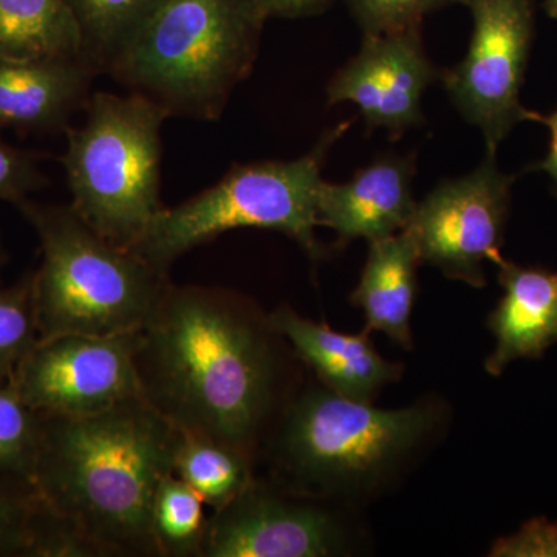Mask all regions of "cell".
Here are the masks:
<instances>
[{"label": "cell", "instance_id": "obj_25", "mask_svg": "<svg viewBox=\"0 0 557 557\" xmlns=\"http://www.w3.org/2000/svg\"><path fill=\"white\" fill-rule=\"evenodd\" d=\"M364 35L417 27L432 11L465 0H346Z\"/></svg>", "mask_w": 557, "mask_h": 557}, {"label": "cell", "instance_id": "obj_30", "mask_svg": "<svg viewBox=\"0 0 557 557\" xmlns=\"http://www.w3.org/2000/svg\"><path fill=\"white\" fill-rule=\"evenodd\" d=\"M545 9H547L549 16L557 17V0H547Z\"/></svg>", "mask_w": 557, "mask_h": 557}, {"label": "cell", "instance_id": "obj_27", "mask_svg": "<svg viewBox=\"0 0 557 557\" xmlns=\"http://www.w3.org/2000/svg\"><path fill=\"white\" fill-rule=\"evenodd\" d=\"M494 557H557V523L530 520L512 536L497 539L490 549Z\"/></svg>", "mask_w": 557, "mask_h": 557}, {"label": "cell", "instance_id": "obj_14", "mask_svg": "<svg viewBox=\"0 0 557 557\" xmlns=\"http://www.w3.org/2000/svg\"><path fill=\"white\" fill-rule=\"evenodd\" d=\"M98 73L86 57L0 60V127L20 134L67 131L90 100Z\"/></svg>", "mask_w": 557, "mask_h": 557}, {"label": "cell", "instance_id": "obj_17", "mask_svg": "<svg viewBox=\"0 0 557 557\" xmlns=\"http://www.w3.org/2000/svg\"><path fill=\"white\" fill-rule=\"evenodd\" d=\"M416 239L408 228L369 242V255L351 304L362 310L366 329L384 333L399 347L412 350L410 319L418 292L420 265Z\"/></svg>", "mask_w": 557, "mask_h": 557}, {"label": "cell", "instance_id": "obj_11", "mask_svg": "<svg viewBox=\"0 0 557 557\" xmlns=\"http://www.w3.org/2000/svg\"><path fill=\"white\" fill-rule=\"evenodd\" d=\"M346 520L322 505L256 475L209 516L200 557H329L346 555Z\"/></svg>", "mask_w": 557, "mask_h": 557}, {"label": "cell", "instance_id": "obj_3", "mask_svg": "<svg viewBox=\"0 0 557 557\" xmlns=\"http://www.w3.org/2000/svg\"><path fill=\"white\" fill-rule=\"evenodd\" d=\"M438 418L432 403L379 409L311 384L288 399L263 443L270 479L317 498L370 493L409 460Z\"/></svg>", "mask_w": 557, "mask_h": 557}, {"label": "cell", "instance_id": "obj_16", "mask_svg": "<svg viewBox=\"0 0 557 557\" xmlns=\"http://www.w3.org/2000/svg\"><path fill=\"white\" fill-rule=\"evenodd\" d=\"M504 296L487 318L496 347L485 361L490 375H502L520 358L537 359L557 343V271L498 263Z\"/></svg>", "mask_w": 557, "mask_h": 557}, {"label": "cell", "instance_id": "obj_13", "mask_svg": "<svg viewBox=\"0 0 557 557\" xmlns=\"http://www.w3.org/2000/svg\"><path fill=\"white\" fill-rule=\"evenodd\" d=\"M416 157L388 156L362 168L346 183L322 182L318 194V225L335 231L338 244L384 239L412 222Z\"/></svg>", "mask_w": 557, "mask_h": 557}, {"label": "cell", "instance_id": "obj_7", "mask_svg": "<svg viewBox=\"0 0 557 557\" xmlns=\"http://www.w3.org/2000/svg\"><path fill=\"white\" fill-rule=\"evenodd\" d=\"M350 121L325 132L306 156L289 161L237 164L211 188L153 219L132 251L157 270L171 267L190 249L228 231H277L296 242L313 262L324 256L317 239L318 194L330 148Z\"/></svg>", "mask_w": 557, "mask_h": 557}, {"label": "cell", "instance_id": "obj_18", "mask_svg": "<svg viewBox=\"0 0 557 557\" xmlns=\"http://www.w3.org/2000/svg\"><path fill=\"white\" fill-rule=\"evenodd\" d=\"M65 57H84V49L64 0H0V60Z\"/></svg>", "mask_w": 557, "mask_h": 557}, {"label": "cell", "instance_id": "obj_15", "mask_svg": "<svg viewBox=\"0 0 557 557\" xmlns=\"http://www.w3.org/2000/svg\"><path fill=\"white\" fill-rule=\"evenodd\" d=\"M270 322L322 386L341 397L370 403L381 388L401 379L403 366L381 357L368 329L355 335L335 332L288 306L273 311Z\"/></svg>", "mask_w": 557, "mask_h": 557}, {"label": "cell", "instance_id": "obj_2", "mask_svg": "<svg viewBox=\"0 0 557 557\" xmlns=\"http://www.w3.org/2000/svg\"><path fill=\"white\" fill-rule=\"evenodd\" d=\"M180 431L143 397L83 417L40 416L33 487L91 557H160L152 505Z\"/></svg>", "mask_w": 557, "mask_h": 557}, {"label": "cell", "instance_id": "obj_10", "mask_svg": "<svg viewBox=\"0 0 557 557\" xmlns=\"http://www.w3.org/2000/svg\"><path fill=\"white\" fill-rule=\"evenodd\" d=\"M138 332L38 339L11 383L40 416L83 417L141 397L135 348Z\"/></svg>", "mask_w": 557, "mask_h": 557}, {"label": "cell", "instance_id": "obj_5", "mask_svg": "<svg viewBox=\"0 0 557 557\" xmlns=\"http://www.w3.org/2000/svg\"><path fill=\"white\" fill-rule=\"evenodd\" d=\"M14 207L35 230L42 252L33 271L39 339L72 333L121 335L145 325L170 285V274L91 228L70 203L28 197Z\"/></svg>", "mask_w": 557, "mask_h": 557}, {"label": "cell", "instance_id": "obj_4", "mask_svg": "<svg viewBox=\"0 0 557 557\" xmlns=\"http://www.w3.org/2000/svg\"><path fill=\"white\" fill-rule=\"evenodd\" d=\"M252 0H166L109 75L168 115L219 120L258 58Z\"/></svg>", "mask_w": 557, "mask_h": 557}, {"label": "cell", "instance_id": "obj_24", "mask_svg": "<svg viewBox=\"0 0 557 557\" xmlns=\"http://www.w3.org/2000/svg\"><path fill=\"white\" fill-rule=\"evenodd\" d=\"M38 504L35 487L0 475V557H27Z\"/></svg>", "mask_w": 557, "mask_h": 557}, {"label": "cell", "instance_id": "obj_28", "mask_svg": "<svg viewBox=\"0 0 557 557\" xmlns=\"http://www.w3.org/2000/svg\"><path fill=\"white\" fill-rule=\"evenodd\" d=\"M260 14L265 20L269 17H295L314 16L329 9L333 0H252Z\"/></svg>", "mask_w": 557, "mask_h": 557}, {"label": "cell", "instance_id": "obj_1", "mask_svg": "<svg viewBox=\"0 0 557 557\" xmlns=\"http://www.w3.org/2000/svg\"><path fill=\"white\" fill-rule=\"evenodd\" d=\"M282 339L251 302L225 288L170 282L135 348L141 397L178 431L258 465L281 399Z\"/></svg>", "mask_w": 557, "mask_h": 557}, {"label": "cell", "instance_id": "obj_8", "mask_svg": "<svg viewBox=\"0 0 557 557\" xmlns=\"http://www.w3.org/2000/svg\"><path fill=\"white\" fill-rule=\"evenodd\" d=\"M472 14L467 57L442 73L450 101L465 120L479 127L487 153L522 121L536 113L520 102L533 40V0H465Z\"/></svg>", "mask_w": 557, "mask_h": 557}, {"label": "cell", "instance_id": "obj_31", "mask_svg": "<svg viewBox=\"0 0 557 557\" xmlns=\"http://www.w3.org/2000/svg\"><path fill=\"white\" fill-rule=\"evenodd\" d=\"M7 262V252L5 249H3L2 242H0V269H2L3 263Z\"/></svg>", "mask_w": 557, "mask_h": 557}, {"label": "cell", "instance_id": "obj_9", "mask_svg": "<svg viewBox=\"0 0 557 557\" xmlns=\"http://www.w3.org/2000/svg\"><path fill=\"white\" fill-rule=\"evenodd\" d=\"M512 178L498 171L496 153L465 177L445 180L423 200L408 226L421 262L475 288L486 285L485 263L502 258Z\"/></svg>", "mask_w": 557, "mask_h": 557}, {"label": "cell", "instance_id": "obj_19", "mask_svg": "<svg viewBox=\"0 0 557 557\" xmlns=\"http://www.w3.org/2000/svg\"><path fill=\"white\" fill-rule=\"evenodd\" d=\"M83 35L84 57L100 73L129 49L166 0H64Z\"/></svg>", "mask_w": 557, "mask_h": 557}, {"label": "cell", "instance_id": "obj_21", "mask_svg": "<svg viewBox=\"0 0 557 557\" xmlns=\"http://www.w3.org/2000/svg\"><path fill=\"white\" fill-rule=\"evenodd\" d=\"M205 505L177 475H168L160 483L150 520L160 557H200L209 522Z\"/></svg>", "mask_w": 557, "mask_h": 557}, {"label": "cell", "instance_id": "obj_29", "mask_svg": "<svg viewBox=\"0 0 557 557\" xmlns=\"http://www.w3.org/2000/svg\"><path fill=\"white\" fill-rule=\"evenodd\" d=\"M534 121L545 124L549 131V149L547 157H545L544 161L537 163L536 166H534V170L547 172L553 182H555L557 189V109L547 116L536 113Z\"/></svg>", "mask_w": 557, "mask_h": 557}, {"label": "cell", "instance_id": "obj_20", "mask_svg": "<svg viewBox=\"0 0 557 557\" xmlns=\"http://www.w3.org/2000/svg\"><path fill=\"white\" fill-rule=\"evenodd\" d=\"M255 469V463L236 449L180 431L174 475L193 487L212 511L239 496L256 478Z\"/></svg>", "mask_w": 557, "mask_h": 557}, {"label": "cell", "instance_id": "obj_26", "mask_svg": "<svg viewBox=\"0 0 557 557\" xmlns=\"http://www.w3.org/2000/svg\"><path fill=\"white\" fill-rule=\"evenodd\" d=\"M39 153L16 148L0 138V201L16 205L49 185L40 171Z\"/></svg>", "mask_w": 557, "mask_h": 557}, {"label": "cell", "instance_id": "obj_23", "mask_svg": "<svg viewBox=\"0 0 557 557\" xmlns=\"http://www.w3.org/2000/svg\"><path fill=\"white\" fill-rule=\"evenodd\" d=\"M38 339L33 273H28L16 284L0 287V381L13 379L17 366Z\"/></svg>", "mask_w": 557, "mask_h": 557}, {"label": "cell", "instance_id": "obj_12", "mask_svg": "<svg viewBox=\"0 0 557 557\" xmlns=\"http://www.w3.org/2000/svg\"><path fill=\"white\" fill-rule=\"evenodd\" d=\"M437 79L442 73L424 50L421 25L364 35L357 57L330 81L327 102H351L369 129L381 127L397 139L423 124L424 91Z\"/></svg>", "mask_w": 557, "mask_h": 557}, {"label": "cell", "instance_id": "obj_6", "mask_svg": "<svg viewBox=\"0 0 557 557\" xmlns=\"http://www.w3.org/2000/svg\"><path fill=\"white\" fill-rule=\"evenodd\" d=\"M83 126L67 127L62 166L72 207L120 247L134 249L161 203V127L166 112L138 94L95 91Z\"/></svg>", "mask_w": 557, "mask_h": 557}, {"label": "cell", "instance_id": "obj_22", "mask_svg": "<svg viewBox=\"0 0 557 557\" xmlns=\"http://www.w3.org/2000/svg\"><path fill=\"white\" fill-rule=\"evenodd\" d=\"M40 443V413L9 381H0V475L33 486Z\"/></svg>", "mask_w": 557, "mask_h": 557}]
</instances>
